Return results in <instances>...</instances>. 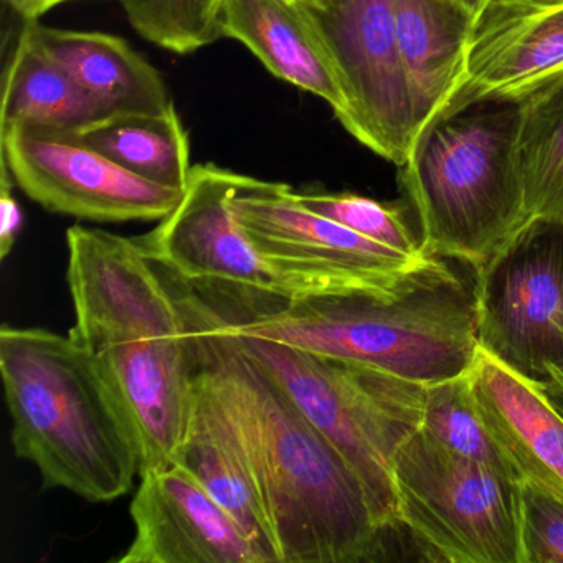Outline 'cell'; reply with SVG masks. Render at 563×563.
Returning a JSON list of instances; mask_svg holds the SVG:
<instances>
[{
    "label": "cell",
    "mask_w": 563,
    "mask_h": 563,
    "mask_svg": "<svg viewBox=\"0 0 563 563\" xmlns=\"http://www.w3.org/2000/svg\"><path fill=\"white\" fill-rule=\"evenodd\" d=\"M197 377L232 423L265 503L279 563L375 562L384 533L342 454L235 335L187 299Z\"/></svg>",
    "instance_id": "cell-1"
},
{
    "label": "cell",
    "mask_w": 563,
    "mask_h": 563,
    "mask_svg": "<svg viewBox=\"0 0 563 563\" xmlns=\"http://www.w3.org/2000/svg\"><path fill=\"white\" fill-rule=\"evenodd\" d=\"M70 338L130 417L141 474L173 464L192 407L197 354L187 299L177 298L134 239L67 232Z\"/></svg>",
    "instance_id": "cell-2"
},
{
    "label": "cell",
    "mask_w": 563,
    "mask_h": 563,
    "mask_svg": "<svg viewBox=\"0 0 563 563\" xmlns=\"http://www.w3.org/2000/svg\"><path fill=\"white\" fill-rule=\"evenodd\" d=\"M207 309L227 334L372 365L424 385L463 375L481 349L474 291L440 256L391 291L276 302L243 319Z\"/></svg>",
    "instance_id": "cell-3"
},
{
    "label": "cell",
    "mask_w": 563,
    "mask_h": 563,
    "mask_svg": "<svg viewBox=\"0 0 563 563\" xmlns=\"http://www.w3.org/2000/svg\"><path fill=\"white\" fill-rule=\"evenodd\" d=\"M0 374L15 454L37 467L44 487L88 503L131 493L141 473L136 430L80 344L4 324Z\"/></svg>",
    "instance_id": "cell-4"
},
{
    "label": "cell",
    "mask_w": 563,
    "mask_h": 563,
    "mask_svg": "<svg viewBox=\"0 0 563 563\" xmlns=\"http://www.w3.org/2000/svg\"><path fill=\"white\" fill-rule=\"evenodd\" d=\"M519 103H483L434 121L400 167L430 255L483 266L523 223Z\"/></svg>",
    "instance_id": "cell-5"
},
{
    "label": "cell",
    "mask_w": 563,
    "mask_h": 563,
    "mask_svg": "<svg viewBox=\"0 0 563 563\" xmlns=\"http://www.w3.org/2000/svg\"><path fill=\"white\" fill-rule=\"evenodd\" d=\"M235 338L347 461L378 526L400 527L394 461L401 444L423 424L428 385L266 339Z\"/></svg>",
    "instance_id": "cell-6"
},
{
    "label": "cell",
    "mask_w": 563,
    "mask_h": 563,
    "mask_svg": "<svg viewBox=\"0 0 563 563\" xmlns=\"http://www.w3.org/2000/svg\"><path fill=\"white\" fill-rule=\"evenodd\" d=\"M398 522L428 560L523 563L520 484L417 430L394 461Z\"/></svg>",
    "instance_id": "cell-7"
},
{
    "label": "cell",
    "mask_w": 563,
    "mask_h": 563,
    "mask_svg": "<svg viewBox=\"0 0 563 563\" xmlns=\"http://www.w3.org/2000/svg\"><path fill=\"white\" fill-rule=\"evenodd\" d=\"M484 351L543 385L563 382V219H529L473 286Z\"/></svg>",
    "instance_id": "cell-8"
},
{
    "label": "cell",
    "mask_w": 563,
    "mask_h": 563,
    "mask_svg": "<svg viewBox=\"0 0 563 563\" xmlns=\"http://www.w3.org/2000/svg\"><path fill=\"white\" fill-rule=\"evenodd\" d=\"M233 179L235 173L216 164L194 166L179 206L134 239L141 252L183 282L265 296L278 305L354 292L260 253L230 209Z\"/></svg>",
    "instance_id": "cell-9"
},
{
    "label": "cell",
    "mask_w": 563,
    "mask_h": 563,
    "mask_svg": "<svg viewBox=\"0 0 563 563\" xmlns=\"http://www.w3.org/2000/svg\"><path fill=\"white\" fill-rule=\"evenodd\" d=\"M0 156L29 199L48 212L88 222H161L184 196L124 169L60 128H2Z\"/></svg>",
    "instance_id": "cell-10"
},
{
    "label": "cell",
    "mask_w": 563,
    "mask_h": 563,
    "mask_svg": "<svg viewBox=\"0 0 563 563\" xmlns=\"http://www.w3.org/2000/svg\"><path fill=\"white\" fill-rule=\"evenodd\" d=\"M230 209L260 253L347 291L400 288L433 255L413 256L365 239L302 206L291 187L235 173Z\"/></svg>",
    "instance_id": "cell-11"
},
{
    "label": "cell",
    "mask_w": 563,
    "mask_h": 563,
    "mask_svg": "<svg viewBox=\"0 0 563 563\" xmlns=\"http://www.w3.org/2000/svg\"><path fill=\"white\" fill-rule=\"evenodd\" d=\"M308 12L347 88L345 130L372 153L404 166L418 121L391 0H338Z\"/></svg>",
    "instance_id": "cell-12"
},
{
    "label": "cell",
    "mask_w": 563,
    "mask_h": 563,
    "mask_svg": "<svg viewBox=\"0 0 563 563\" xmlns=\"http://www.w3.org/2000/svg\"><path fill=\"white\" fill-rule=\"evenodd\" d=\"M560 75L563 0H487L471 27L463 75L431 123L476 104L520 103Z\"/></svg>",
    "instance_id": "cell-13"
},
{
    "label": "cell",
    "mask_w": 563,
    "mask_h": 563,
    "mask_svg": "<svg viewBox=\"0 0 563 563\" xmlns=\"http://www.w3.org/2000/svg\"><path fill=\"white\" fill-rule=\"evenodd\" d=\"M134 540L118 563H265L232 516L183 467L141 474Z\"/></svg>",
    "instance_id": "cell-14"
},
{
    "label": "cell",
    "mask_w": 563,
    "mask_h": 563,
    "mask_svg": "<svg viewBox=\"0 0 563 563\" xmlns=\"http://www.w3.org/2000/svg\"><path fill=\"white\" fill-rule=\"evenodd\" d=\"M466 375L477 415L512 479L563 500V407L555 394L483 347Z\"/></svg>",
    "instance_id": "cell-15"
},
{
    "label": "cell",
    "mask_w": 563,
    "mask_h": 563,
    "mask_svg": "<svg viewBox=\"0 0 563 563\" xmlns=\"http://www.w3.org/2000/svg\"><path fill=\"white\" fill-rule=\"evenodd\" d=\"M222 38L245 45L276 78L324 100L344 126L351 101L308 9L285 0H222Z\"/></svg>",
    "instance_id": "cell-16"
},
{
    "label": "cell",
    "mask_w": 563,
    "mask_h": 563,
    "mask_svg": "<svg viewBox=\"0 0 563 563\" xmlns=\"http://www.w3.org/2000/svg\"><path fill=\"white\" fill-rule=\"evenodd\" d=\"M173 464L199 481L235 519L265 563H279L272 522L245 451L229 418L197 377V371L189 421Z\"/></svg>",
    "instance_id": "cell-17"
},
{
    "label": "cell",
    "mask_w": 563,
    "mask_h": 563,
    "mask_svg": "<svg viewBox=\"0 0 563 563\" xmlns=\"http://www.w3.org/2000/svg\"><path fill=\"white\" fill-rule=\"evenodd\" d=\"M45 54L114 113L161 114L174 107L159 71L124 38L27 22Z\"/></svg>",
    "instance_id": "cell-18"
},
{
    "label": "cell",
    "mask_w": 563,
    "mask_h": 563,
    "mask_svg": "<svg viewBox=\"0 0 563 563\" xmlns=\"http://www.w3.org/2000/svg\"><path fill=\"white\" fill-rule=\"evenodd\" d=\"M391 8L420 136L463 75L474 18L448 0H391Z\"/></svg>",
    "instance_id": "cell-19"
},
{
    "label": "cell",
    "mask_w": 563,
    "mask_h": 563,
    "mask_svg": "<svg viewBox=\"0 0 563 563\" xmlns=\"http://www.w3.org/2000/svg\"><path fill=\"white\" fill-rule=\"evenodd\" d=\"M113 113L48 57L25 25L5 68L0 130L27 123L81 131Z\"/></svg>",
    "instance_id": "cell-20"
},
{
    "label": "cell",
    "mask_w": 563,
    "mask_h": 563,
    "mask_svg": "<svg viewBox=\"0 0 563 563\" xmlns=\"http://www.w3.org/2000/svg\"><path fill=\"white\" fill-rule=\"evenodd\" d=\"M75 133L143 179L180 190L189 183V136L176 107L161 114L113 113Z\"/></svg>",
    "instance_id": "cell-21"
},
{
    "label": "cell",
    "mask_w": 563,
    "mask_h": 563,
    "mask_svg": "<svg viewBox=\"0 0 563 563\" xmlns=\"http://www.w3.org/2000/svg\"><path fill=\"white\" fill-rule=\"evenodd\" d=\"M517 161L529 219H563V75L520 101Z\"/></svg>",
    "instance_id": "cell-22"
},
{
    "label": "cell",
    "mask_w": 563,
    "mask_h": 563,
    "mask_svg": "<svg viewBox=\"0 0 563 563\" xmlns=\"http://www.w3.org/2000/svg\"><path fill=\"white\" fill-rule=\"evenodd\" d=\"M421 430L443 450L510 476L474 407L466 372L428 385Z\"/></svg>",
    "instance_id": "cell-23"
},
{
    "label": "cell",
    "mask_w": 563,
    "mask_h": 563,
    "mask_svg": "<svg viewBox=\"0 0 563 563\" xmlns=\"http://www.w3.org/2000/svg\"><path fill=\"white\" fill-rule=\"evenodd\" d=\"M141 37L174 54L187 55L222 38V0H120Z\"/></svg>",
    "instance_id": "cell-24"
},
{
    "label": "cell",
    "mask_w": 563,
    "mask_h": 563,
    "mask_svg": "<svg viewBox=\"0 0 563 563\" xmlns=\"http://www.w3.org/2000/svg\"><path fill=\"white\" fill-rule=\"evenodd\" d=\"M299 202L319 216L341 223L345 229L390 246L407 255H427L421 240L417 239L405 209L398 203L378 202L352 192H296Z\"/></svg>",
    "instance_id": "cell-25"
},
{
    "label": "cell",
    "mask_w": 563,
    "mask_h": 563,
    "mask_svg": "<svg viewBox=\"0 0 563 563\" xmlns=\"http://www.w3.org/2000/svg\"><path fill=\"white\" fill-rule=\"evenodd\" d=\"M523 563H563V500L520 486Z\"/></svg>",
    "instance_id": "cell-26"
},
{
    "label": "cell",
    "mask_w": 563,
    "mask_h": 563,
    "mask_svg": "<svg viewBox=\"0 0 563 563\" xmlns=\"http://www.w3.org/2000/svg\"><path fill=\"white\" fill-rule=\"evenodd\" d=\"M14 179L4 157L0 156V258L5 260L14 249L22 227V212L14 197Z\"/></svg>",
    "instance_id": "cell-27"
},
{
    "label": "cell",
    "mask_w": 563,
    "mask_h": 563,
    "mask_svg": "<svg viewBox=\"0 0 563 563\" xmlns=\"http://www.w3.org/2000/svg\"><path fill=\"white\" fill-rule=\"evenodd\" d=\"M12 11L18 12L25 22L38 21L42 15L47 14L58 5L74 2V0H5Z\"/></svg>",
    "instance_id": "cell-28"
},
{
    "label": "cell",
    "mask_w": 563,
    "mask_h": 563,
    "mask_svg": "<svg viewBox=\"0 0 563 563\" xmlns=\"http://www.w3.org/2000/svg\"><path fill=\"white\" fill-rule=\"evenodd\" d=\"M451 4L456 5L461 11L470 14L471 18L476 19L477 14L483 11L484 5L487 4V0H448Z\"/></svg>",
    "instance_id": "cell-29"
},
{
    "label": "cell",
    "mask_w": 563,
    "mask_h": 563,
    "mask_svg": "<svg viewBox=\"0 0 563 563\" xmlns=\"http://www.w3.org/2000/svg\"><path fill=\"white\" fill-rule=\"evenodd\" d=\"M285 2L301 9H324L322 0H285Z\"/></svg>",
    "instance_id": "cell-30"
},
{
    "label": "cell",
    "mask_w": 563,
    "mask_h": 563,
    "mask_svg": "<svg viewBox=\"0 0 563 563\" xmlns=\"http://www.w3.org/2000/svg\"><path fill=\"white\" fill-rule=\"evenodd\" d=\"M335 2H338V0H322V5L328 8V5L335 4Z\"/></svg>",
    "instance_id": "cell-31"
}]
</instances>
